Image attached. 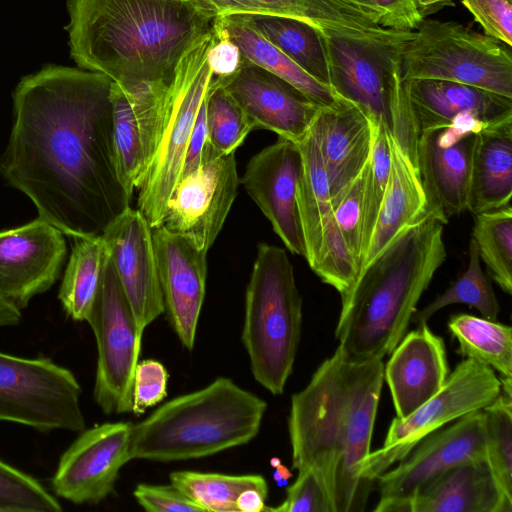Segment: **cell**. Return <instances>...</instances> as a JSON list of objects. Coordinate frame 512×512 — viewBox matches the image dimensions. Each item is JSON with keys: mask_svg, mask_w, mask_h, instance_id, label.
I'll return each instance as SVG.
<instances>
[{"mask_svg": "<svg viewBox=\"0 0 512 512\" xmlns=\"http://www.w3.org/2000/svg\"><path fill=\"white\" fill-rule=\"evenodd\" d=\"M214 30L227 37L240 49L242 56L277 75L322 106L335 100L331 89L298 67L251 24L248 14L216 17Z\"/></svg>", "mask_w": 512, "mask_h": 512, "instance_id": "cell-30", "label": "cell"}, {"mask_svg": "<svg viewBox=\"0 0 512 512\" xmlns=\"http://www.w3.org/2000/svg\"><path fill=\"white\" fill-rule=\"evenodd\" d=\"M366 168L351 183L342 197L332 207L335 222L359 268L361 252V229L363 191Z\"/></svg>", "mask_w": 512, "mask_h": 512, "instance_id": "cell-42", "label": "cell"}, {"mask_svg": "<svg viewBox=\"0 0 512 512\" xmlns=\"http://www.w3.org/2000/svg\"><path fill=\"white\" fill-rule=\"evenodd\" d=\"M404 89L419 133L455 127L475 134L512 119V98L437 79H410Z\"/></svg>", "mask_w": 512, "mask_h": 512, "instance_id": "cell-22", "label": "cell"}, {"mask_svg": "<svg viewBox=\"0 0 512 512\" xmlns=\"http://www.w3.org/2000/svg\"><path fill=\"white\" fill-rule=\"evenodd\" d=\"M212 82V81H211ZM211 85V84H210ZM210 87V86H209ZM209 90V88H208ZM208 90L201 102L196 121L185 154L183 168L179 178L197 170L203 163L214 159L218 155L208 142L206 123V98Z\"/></svg>", "mask_w": 512, "mask_h": 512, "instance_id": "cell-48", "label": "cell"}, {"mask_svg": "<svg viewBox=\"0 0 512 512\" xmlns=\"http://www.w3.org/2000/svg\"><path fill=\"white\" fill-rule=\"evenodd\" d=\"M328 178L332 207L365 168L372 142L371 122L355 104L335 96L311 125Z\"/></svg>", "mask_w": 512, "mask_h": 512, "instance_id": "cell-25", "label": "cell"}, {"mask_svg": "<svg viewBox=\"0 0 512 512\" xmlns=\"http://www.w3.org/2000/svg\"><path fill=\"white\" fill-rule=\"evenodd\" d=\"M482 413L486 460L503 498L512 504V395L501 392Z\"/></svg>", "mask_w": 512, "mask_h": 512, "instance_id": "cell-38", "label": "cell"}, {"mask_svg": "<svg viewBox=\"0 0 512 512\" xmlns=\"http://www.w3.org/2000/svg\"><path fill=\"white\" fill-rule=\"evenodd\" d=\"M64 235L39 217L0 231V296L22 310L49 290L65 261Z\"/></svg>", "mask_w": 512, "mask_h": 512, "instance_id": "cell-16", "label": "cell"}, {"mask_svg": "<svg viewBox=\"0 0 512 512\" xmlns=\"http://www.w3.org/2000/svg\"><path fill=\"white\" fill-rule=\"evenodd\" d=\"M371 129V152L367 162L363 191L361 252L359 268L367 250L379 209L386 192L391 162L388 131L383 125L373 122H371Z\"/></svg>", "mask_w": 512, "mask_h": 512, "instance_id": "cell-40", "label": "cell"}, {"mask_svg": "<svg viewBox=\"0 0 512 512\" xmlns=\"http://www.w3.org/2000/svg\"><path fill=\"white\" fill-rule=\"evenodd\" d=\"M87 322L97 344L94 400L105 414L132 412L134 373L143 331L136 322L109 253Z\"/></svg>", "mask_w": 512, "mask_h": 512, "instance_id": "cell-12", "label": "cell"}, {"mask_svg": "<svg viewBox=\"0 0 512 512\" xmlns=\"http://www.w3.org/2000/svg\"><path fill=\"white\" fill-rule=\"evenodd\" d=\"M215 34L216 39L208 52L207 61L212 75L222 79L237 71L242 60V53L238 46L227 37L216 31Z\"/></svg>", "mask_w": 512, "mask_h": 512, "instance_id": "cell-49", "label": "cell"}, {"mask_svg": "<svg viewBox=\"0 0 512 512\" xmlns=\"http://www.w3.org/2000/svg\"><path fill=\"white\" fill-rule=\"evenodd\" d=\"M66 6L71 58L122 87L170 84L217 17L200 0H67Z\"/></svg>", "mask_w": 512, "mask_h": 512, "instance_id": "cell-3", "label": "cell"}, {"mask_svg": "<svg viewBox=\"0 0 512 512\" xmlns=\"http://www.w3.org/2000/svg\"><path fill=\"white\" fill-rule=\"evenodd\" d=\"M401 68L403 81L446 80L512 98L511 47L453 21L423 19Z\"/></svg>", "mask_w": 512, "mask_h": 512, "instance_id": "cell-8", "label": "cell"}, {"mask_svg": "<svg viewBox=\"0 0 512 512\" xmlns=\"http://www.w3.org/2000/svg\"><path fill=\"white\" fill-rule=\"evenodd\" d=\"M371 15L379 26L399 31H415L424 17L412 0H340Z\"/></svg>", "mask_w": 512, "mask_h": 512, "instance_id": "cell-44", "label": "cell"}, {"mask_svg": "<svg viewBox=\"0 0 512 512\" xmlns=\"http://www.w3.org/2000/svg\"><path fill=\"white\" fill-rule=\"evenodd\" d=\"M253 27L298 67L329 87L327 49L323 31L299 19L248 14Z\"/></svg>", "mask_w": 512, "mask_h": 512, "instance_id": "cell-32", "label": "cell"}, {"mask_svg": "<svg viewBox=\"0 0 512 512\" xmlns=\"http://www.w3.org/2000/svg\"><path fill=\"white\" fill-rule=\"evenodd\" d=\"M235 14L285 16L305 21L323 32L351 37L379 36L390 29L340 0H230Z\"/></svg>", "mask_w": 512, "mask_h": 512, "instance_id": "cell-29", "label": "cell"}, {"mask_svg": "<svg viewBox=\"0 0 512 512\" xmlns=\"http://www.w3.org/2000/svg\"><path fill=\"white\" fill-rule=\"evenodd\" d=\"M448 330L457 340V353L491 367L499 377L512 378V328L497 320L459 313L451 315Z\"/></svg>", "mask_w": 512, "mask_h": 512, "instance_id": "cell-34", "label": "cell"}, {"mask_svg": "<svg viewBox=\"0 0 512 512\" xmlns=\"http://www.w3.org/2000/svg\"><path fill=\"white\" fill-rule=\"evenodd\" d=\"M165 311L182 345L191 351L206 289L207 251L160 225L152 229Z\"/></svg>", "mask_w": 512, "mask_h": 512, "instance_id": "cell-21", "label": "cell"}, {"mask_svg": "<svg viewBox=\"0 0 512 512\" xmlns=\"http://www.w3.org/2000/svg\"><path fill=\"white\" fill-rule=\"evenodd\" d=\"M129 422H107L79 432L51 478L56 497L96 505L113 493L121 468L132 460Z\"/></svg>", "mask_w": 512, "mask_h": 512, "instance_id": "cell-14", "label": "cell"}, {"mask_svg": "<svg viewBox=\"0 0 512 512\" xmlns=\"http://www.w3.org/2000/svg\"><path fill=\"white\" fill-rule=\"evenodd\" d=\"M485 35L512 47V0H462Z\"/></svg>", "mask_w": 512, "mask_h": 512, "instance_id": "cell-46", "label": "cell"}, {"mask_svg": "<svg viewBox=\"0 0 512 512\" xmlns=\"http://www.w3.org/2000/svg\"><path fill=\"white\" fill-rule=\"evenodd\" d=\"M449 373L444 340L427 323L406 333L384 365L396 417L407 418L432 398Z\"/></svg>", "mask_w": 512, "mask_h": 512, "instance_id": "cell-23", "label": "cell"}, {"mask_svg": "<svg viewBox=\"0 0 512 512\" xmlns=\"http://www.w3.org/2000/svg\"><path fill=\"white\" fill-rule=\"evenodd\" d=\"M169 374L162 363L154 359L139 361L133 381L132 413L136 416L157 405L167 396Z\"/></svg>", "mask_w": 512, "mask_h": 512, "instance_id": "cell-45", "label": "cell"}, {"mask_svg": "<svg viewBox=\"0 0 512 512\" xmlns=\"http://www.w3.org/2000/svg\"><path fill=\"white\" fill-rule=\"evenodd\" d=\"M266 409L263 399L218 377L132 424V459L187 460L246 444L258 434Z\"/></svg>", "mask_w": 512, "mask_h": 512, "instance_id": "cell-5", "label": "cell"}, {"mask_svg": "<svg viewBox=\"0 0 512 512\" xmlns=\"http://www.w3.org/2000/svg\"><path fill=\"white\" fill-rule=\"evenodd\" d=\"M238 184L234 153L203 163L178 179L168 199L162 225L191 238L208 252L235 200Z\"/></svg>", "mask_w": 512, "mask_h": 512, "instance_id": "cell-15", "label": "cell"}, {"mask_svg": "<svg viewBox=\"0 0 512 512\" xmlns=\"http://www.w3.org/2000/svg\"><path fill=\"white\" fill-rule=\"evenodd\" d=\"M208 142L218 155L234 153L254 126L245 112L212 77L206 98Z\"/></svg>", "mask_w": 512, "mask_h": 512, "instance_id": "cell-39", "label": "cell"}, {"mask_svg": "<svg viewBox=\"0 0 512 512\" xmlns=\"http://www.w3.org/2000/svg\"><path fill=\"white\" fill-rule=\"evenodd\" d=\"M133 495L138 504L149 512H204L182 491L172 485L138 484Z\"/></svg>", "mask_w": 512, "mask_h": 512, "instance_id": "cell-47", "label": "cell"}, {"mask_svg": "<svg viewBox=\"0 0 512 512\" xmlns=\"http://www.w3.org/2000/svg\"><path fill=\"white\" fill-rule=\"evenodd\" d=\"M471 239L489 275L502 291L512 294L511 205L474 215Z\"/></svg>", "mask_w": 512, "mask_h": 512, "instance_id": "cell-36", "label": "cell"}, {"mask_svg": "<svg viewBox=\"0 0 512 512\" xmlns=\"http://www.w3.org/2000/svg\"><path fill=\"white\" fill-rule=\"evenodd\" d=\"M445 224L429 207L367 263L341 295L335 336L349 359H383L407 333L422 294L446 260Z\"/></svg>", "mask_w": 512, "mask_h": 512, "instance_id": "cell-4", "label": "cell"}, {"mask_svg": "<svg viewBox=\"0 0 512 512\" xmlns=\"http://www.w3.org/2000/svg\"><path fill=\"white\" fill-rule=\"evenodd\" d=\"M333 512L322 480L309 467L298 470L296 481L287 488L285 500L277 507H266L265 512Z\"/></svg>", "mask_w": 512, "mask_h": 512, "instance_id": "cell-43", "label": "cell"}, {"mask_svg": "<svg viewBox=\"0 0 512 512\" xmlns=\"http://www.w3.org/2000/svg\"><path fill=\"white\" fill-rule=\"evenodd\" d=\"M410 512H512L486 459L455 466L423 485Z\"/></svg>", "mask_w": 512, "mask_h": 512, "instance_id": "cell-26", "label": "cell"}, {"mask_svg": "<svg viewBox=\"0 0 512 512\" xmlns=\"http://www.w3.org/2000/svg\"><path fill=\"white\" fill-rule=\"evenodd\" d=\"M169 85L122 87L112 81L110 99L115 164L120 182L130 198L156 152Z\"/></svg>", "mask_w": 512, "mask_h": 512, "instance_id": "cell-17", "label": "cell"}, {"mask_svg": "<svg viewBox=\"0 0 512 512\" xmlns=\"http://www.w3.org/2000/svg\"><path fill=\"white\" fill-rule=\"evenodd\" d=\"M474 135L455 127L420 133L416 166L428 205L447 223L467 210V183Z\"/></svg>", "mask_w": 512, "mask_h": 512, "instance_id": "cell-24", "label": "cell"}, {"mask_svg": "<svg viewBox=\"0 0 512 512\" xmlns=\"http://www.w3.org/2000/svg\"><path fill=\"white\" fill-rule=\"evenodd\" d=\"M216 79L248 116L254 130H270L295 143L305 137L323 107L243 56L234 74Z\"/></svg>", "mask_w": 512, "mask_h": 512, "instance_id": "cell-18", "label": "cell"}, {"mask_svg": "<svg viewBox=\"0 0 512 512\" xmlns=\"http://www.w3.org/2000/svg\"><path fill=\"white\" fill-rule=\"evenodd\" d=\"M215 39L213 30L181 59L168 87L159 143L136 188L137 210L151 229L163 224L168 199L181 175L196 117L212 81L207 55Z\"/></svg>", "mask_w": 512, "mask_h": 512, "instance_id": "cell-9", "label": "cell"}, {"mask_svg": "<svg viewBox=\"0 0 512 512\" xmlns=\"http://www.w3.org/2000/svg\"><path fill=\"white\" fill-rule=\"evenodd\" d=\"M170 483L204 512H237L236 499L246 489L269 492L262 475H227L198 471H174Z\"/></svg>", "mask_w": 512, "mask_h": 512, "instance_id": "cell-35", "label": "cell"}, {"mask_svg": "<svg viewBox=\"0 0 512 512\" xmlns=\"http://www.w3.org/2000/svg\"><path fill=\"white\" fill-rule=\"evenodd\" d=\"M302 157L297 143L279 137L255 154L241 180L249 196L293 254L305 258V243L296 202Z\"/></svg>", "mask_w": 512, "mask_h": 512, "instance_id": "cell-19", "label": "cell"}, {"mask_svg": "<svg viewBox=\"0 0 512 512\" xmlns=\"http://www.w3.org/2000/svg\"><path fill=\"white\" fill-rule=\"evenodd\" d=\"M389 142L391 162L388 184L360 270L407 225L429 209L417 167L390 134Z\"/></svg>", "mask_w": 512, "mask_h": 512, "instance_id": "cell-28", "label": "cell"}, {"mask_svg": "<svg viewBox=\"0 0 512 512\" xmlns=\"http://www.w3.org/2000/svg\"><path fill=\"white\" fill-rule=\"evenodd\" d=\"M111 84L99 72L47 65L13 92L0 174L72 238L101 236L130 206L115 164Z\"/></svg>", "mask_w": 512, "mask_h": 512, "instance_id": "cell-1", "label": "cell"}, {"mask_svg": "<svg viewBox=\"0 0 512 512\" xmlns=\"http://www.w3.org/2000/svg\"><path fill=\"white\" fill-rule=\"evenodd\" d=\"M486 459L482 409L423 438L399 464L376 478L380 500L375 512H410L416 492L443 472Z\"/></svg>", "mask_w": 512, "mask_h": 512, "instance_id": "cell-13", "label": "cell"}, {"mask_svg": "<svg viewBox=\"0 0 512 512\" xmlns=\"http://www.w3.org/2000/svg\"><path fill=\"white\" fill-rule=\"evenodd\" d=\"M412 2L424 17L450 4L451 0H412Z\"/></svg>", "mask_w": 512, "mask_h": 512, "instance_id": "cell-52", "label": "cell"}, {"mask_svg": "<svg viewBox=\"0 0 512 512\" xmlns=\"http://www.w3.org/2000/svg\"><path fill=\"white\" fill-rule=\"evenodd\" d=\"M21 319V310L0 296V328L16 326Z\"/></svg>", "mask_w": 512, "mask_h": 512, "instance_id": "cell-51", "label": "cell"}, {"mask_svg": "<svg viewBox=\"0 0 512 512\" xmlns=\"http://www.w3.org/2000/svg\"><path fill=\"white\" fill-rule=\"evenodd\" d=\"M297 145L302 157V170L296 202L305 243V259L311 267L320 250L323 231L334 221V215L328 178L311 128Z\"/></svg>", "mask_w": 512, "mask_h": 512, "instance_id": "cell-31", "label": "cell"}, {"mask_svg": "<svg viewBox=\"0 0 512 512\" xmlns=\"http://www.w3.org/2000/svg\"><path fill=\"white\" fill-rule=\"evenodd\" d=\"M383 383V359L353 361L338 346L291 397L292 467L316 471L333 512L365 509L373 485L359 469L371 452Z\"/></svg>", "mask_w": 512, "mask_h": 512, "instance_id": "cell-2", "label": "cell"}, {"mask_svg": "<svg viewBox=\"0 0 512 512\" xmlns=\"http://www.w3.org/2000/svg\"><path fill=\"white\" fill-rule=\"evenodd\" d=\"M58 298L66 315L74 321H87L93 307L108 250L102 236L74 237Z\"/></svg>", "mask_w": 512, "mask_h": 512, "instance_id": "cell-33", "label": "cell"}, {"mask_svg": "<svg viewBox=\"0 0 512 512\" xmlns=\"http://www.w3.org/2000/svg\"><path fill=\"white\" fill-rule=\"evenodd\" d=\"M452 304H466L477 309L489 320H497L500 305L490 280L484 274L478 249L471 239L469 245V263L467 269L432 302L421 310H416L411 323L418 325L427 321L440 309Z\"/></svg>", "mask_w": 512, "mask_h": 512, "instance_id": "cell-37", "label": "cell"}, {"mask_svg": "<svg viewBox=\"0 0 512 512\" xmlns=\"http://www.w3.org/2000/svg\"><path fill=\"white\" fill-rule=\"evenodd\" d=\"M329 88L385 127L416 166L419 138L402 78V55L414 31L391 29L380 36L351 37L323 32ZM417 167V166H416Z\"/></svg>", "mask_w": 512, "mask_h": 512, "instance_id": "cell-6", "label": "cell"}, {"mask_svg": "<svg viewBox=\"0 0 512 512\" xmlns=\"http://www.w3.org/2000/svg\"><path fill=\"white\" fill-rule=\"evenodd\" d=\"M136 322L144 329L164 311L152 229L130 206L101 235Z\"/></svg>", "mask_w": 512, "mask_h": 512, "instance_id": "cell-20", "label": "cell"}, {"mask_svg": "<svg viewBox=\"0 0 512 512\" xmlns=\"http://www.w3.org/2000/svg\"><path fill=\"white\" fill-rule=\"evenodd\" d=\"M501 393L495 371L465 358L449 373L442 388L405 419L395 417L383 446L370 452L359 469L360 477L373 485L376 478L401 461L427 435L469 413L483 409Z\"/></svg>", "mask_w": 512, "mask_h": 512, "instance_id": "cell-11", "label": "cell"}, {"mask_svg": "<svg viewBox=\"0 0 512 512\" xmlns=\"http://www.w3.org/2000/svg\"><path fill=\"white\" fill-rule=\"evenodd\" d=\"M267 498V493L257 489H246L236 499L237 512H265Z\"/></svg>", "mask_w": 512, "mask_h": 512, "instance_id": "cell-50", "label": "cell"}, {"mask_svg": "<svg viewBox=\"0 0 512 512\" xmlns=\"http://www.w3.org/2000/svg\"><path fill=\"white\" fill-rule=\"evenodd\" d=\"M82 389L72 371L50 358L0 351V421L39 432H81Z\"/></svg>", "mask_w": 512, "mask_h": 512, "instance_id": "cell-10", "label": "cell"}, {"mask_svg": "<svg viewBox=\"0 0 512 512\" xmlns=\"http://www.w3.org/2000/svg\"><path fill=\"white\" fill-rule=\"evenodd\" d=\"M274 468L275 472L273 473V478L279 486L286 484L287 480L292 477V473L281 462Z\"/></svg>", "mask_w": 512, "mask_h": 512, "instance_id": "cell-53", "label": "cell"}, {"mask_svg": "<svg viewBox=\"0 0 512 512\" xmlns=\"http://www.w3.org/2000/svg\"><path fill=\"white\" fill-rule=\"evenodd\" d=\"M512 119L475 133L467 183V210L473 215L510 204Z\"/></svg>", "mask_w": 512, "mask_h": 512, "instance_id": "cell-27", "label": "cell"}, {"mask_svg": "<svg viewBox=\"0 0 512 512\" xmlns=\"http://www.w3.org/2000/svg\"><path fill=\"white\" fill-rule=\"evenodd\" d=\"M61 512L57 497L35 477L0 459V512Z\"/></svg>", "mask_w": 512, "mask_h": 512, "instance_id": "cell-41", "label": "cell"}, {"mask_svg": "<svg viewBox=\"0 0 512 512\" xmlns=\"http://www.w3.org/2000/svg\"><path fill=\"white\" fill-rule=\"evenodd\" d=\"M302 298L284 249L266 243L246 289L242 343L254 379L273 395L283 393L301 337Z\"/></svg>", "mask_w": 512, "mask_h": 512, "instance_id": "cell-7", "label": "cell"}]
</instances>
